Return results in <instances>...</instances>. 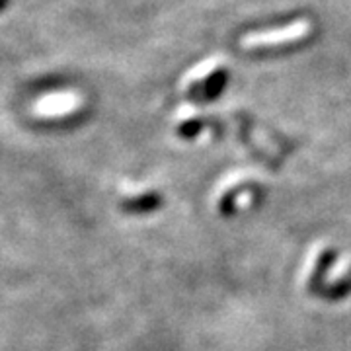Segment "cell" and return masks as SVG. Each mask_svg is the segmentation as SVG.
<instances>
[{"mask_svg": "<svg viewBox=\"0 0 351 351\" xmlns=\"http://www.w3.org/2000/svg\"><path fill=\"white\" fill-rule=\"evenodd\" d=\"M311 34V24L306 20L293 22L287 27L281 29H269V32H256L248 34L240 39V45L244 49H256V47H271V45H281V43H293L299 39L306 38Z\"/></svg>", "mask_w": 351, "mask_h": 351, "instance_id": "6da1fadb", "label": "cell"}, {"mask_svg": "<svg viewBox=\"0 0 351 351\" xmlns=\"http://www.w3.org/2000/svg\"><path fill=\"white\" fill-rule=\"evenodd\" d=\"M76 108V98L73 94H57V96H49L39 101L36 112L41 115H59V113L73 112Z\"/></svg>", "mask_w": 351, "mask_h": 351, "instance_id": "7a4b0ae2", "label": "cell"}, {"mask_svg": "<svg viewBox=\"0 0 351 351\" xmlns=\"http://www.w3.org/2000/svg\"><path fill=\"white\" fill-rule=\"evenodd\" d=\"M226 78H228V76H226L225 71H217L213 76H209L207 82H205V86H201L203 98H205V100H213V98H217V96L223 92V88H225Z\"/></svg>", "mask_w": 351, "mask_h": 351, "instance_id": "3957f363", "label": "cell"}, {"mask_svg": "<svg viewBox=\"0 0 351 351\" xmlns=\"http://www.w3.org/2000/svg\"><path fill=\"white\" fill-rule=\"evenodd\" d=\"M199 129H201V121H197V119H191V121H188V123H184V125L180 127V135L186 138H191L199 133Z\"/></svg>", "mask_w": 351, "mask_h": 351, "instance_id": "277c9868", "label": "cell"}]
</instances>
